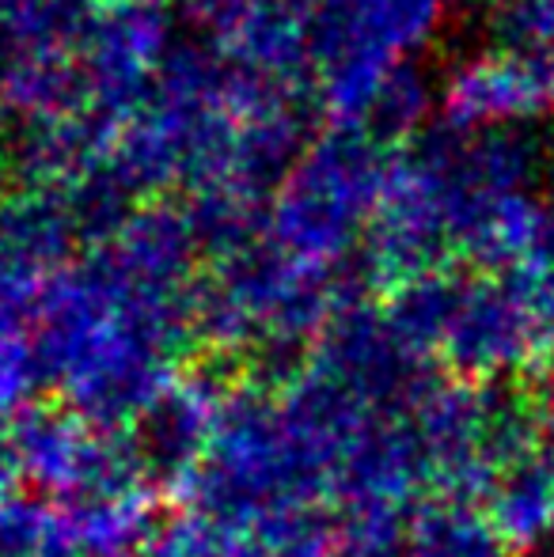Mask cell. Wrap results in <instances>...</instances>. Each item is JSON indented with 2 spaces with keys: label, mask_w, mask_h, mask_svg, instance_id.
<instances>
[{
  "label": "cell",
  "mask_w": 554,
  "mask_h": 557,
  "mask_svg": "<svg viewBox=\"0 0 554 557\" xmlns=\"http://www.w3.org/2000/svg\"><path fill=\"white\" fill-rule=\"evenodd\" d=\"M479 497L433 493L410 508L403 528V557H517Z\"/></svg>",
  "instance_id": "6da1fadb"
},
{
  "label": "cell",
  "mask_w": 554,
  "mask_h": 557,
  "mask_svg": "<svg viewBox=\"0 0 554 557\" xmlns=\"http://www.w3.org/2000/svg\"><path fill=\"white\" fill-rule=\"evenodd\" d=\"M475 497L517 550L554 543V470L543 462L540 447L497 467Z\"/></svg>",
  "instance_id": "7a4b0ae2"
},
{
  "label": "cell",
  "mask_w": 554,
  "mask_h": 557,
  "mask_svg": "<svg viewBox=\"0 0 554 557\" xmlns=\"http://www.w3.org/2000/svg\"><path fill=\"white\" fill-rule=\"evenodd\" d=\"M540 455L543 462L554 470V395H543V406H540Z\"/></svg>",
  "instance_id": "3957f363"
}]
</instances>
